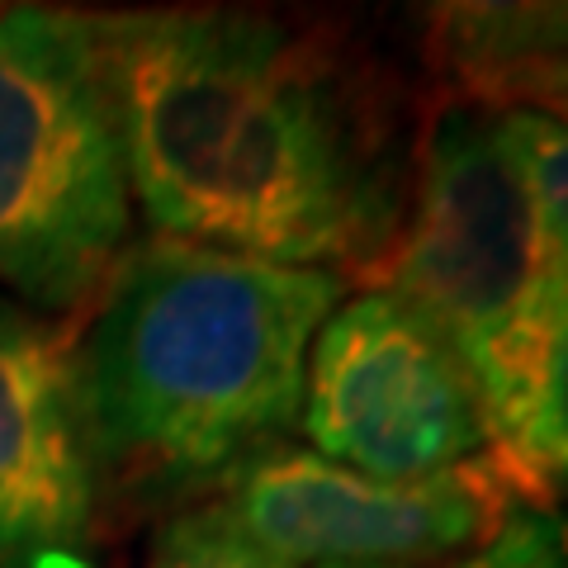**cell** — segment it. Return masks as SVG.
Returning a JSON list of instances; mask_svg holds the SVG:
<instances>
[{"mask_svg": "<svg viewBox=\"0 0 568 568\" xmlns=\"http://www.w3.org/2000/svg\"><path fill=\"white\" fill-rule=\"evenodd\" d=\"M432 58L474 104H503L549 62L568 58V6H440Z\"/></svg>", "mask_w": 568, "mask_h": 568, "instance_id": "ba28073f", "label": "cell"}, {"mask_svg": "<svg viewBox=\"0 0 568 568\" xmlns=\"http://www.w3.org/2000/svg\"><path fill=\"white\" fill-rule=\"evenodd\" d=\"M342 275L152 237L104 280L77 342L95 474L142 493L233 478L298 422Z\"/></svg>", "mask_w": 568, "mask_h": 568, "instance_id": "7a4b0ae2", "label": "cell"}, {"mask_svg": "<svg viewBox=\"0 0 568 568\" xmlns=\"http://www.w3.org/2000/svg\"><path fill=\"white\" fill-rule=\"evenodd\" d=\"M375 284H388L459 351L484 398L488 450L511 469L555 332V294L503 114L450 104L426 129L398 242Z\"/></svg>", "mask_w": 568, "mask_h": 568, "instance_id": "3957f363", "label": "cell"}, {"mask_svg": "<svg viewBox=\"0 0 568 568\" xmlns=\"http://www.w3.org/2000/svg\"><path fill=\"white\" fill-rule=\"evenodd\" d=\"M521 503L530 497L493 450L436 478H375L284 446L246 459L219 497L246 536L294 568L446 559L484 545Z\"/></svg>", "mask_w": 568, "mask_h": 568, "instance_id": "8992f818", "label": "cell"}, {"mask_svg": "<svg viewBox=\"0 0 568 568\" xmlns=\"http://www.w3.org/2000/svg\"><path fill=\"white\" fill-rule=\"evenodd\" d=\"M148 568H294V564L261 549L219 503H209L166 521V530L152 545Z\"/></svg>", "mask_w": 568, "mask_h": 568, "instance_id": "8fae6325", "label": "cell"}, {"mask_svg": "<svg viewBox=\"0 0 568 568\" xmlns=\"http://www.w3.org/2000/svg\"><path fill=\"white\" fill-rule=\"evenodd\" d=\"M511 474L536 507H549L555 493H568V308L555 313V332L545 342L540 375L511 450Z\"/></svg>", "mask_w": 568, "mask_h": 568, "instance_id": "30bf717a", "label": "cell"}, {"mask_svg": "<svg viewBox=\"0 0 568 568\" xmlns=\"http://www.w3.org/2000/svg\"><path fill=\"white\" fill-rule=\"evenodd\" d=\"M511 100L521 104V110H536V114H545V119H559V123H568V58H559V62H549V67H540V71H530V77L511 91ZM507 100V104H511Z\"/></svg>", "mask_w": 568, "mask_h": 568, "instance_id": "4fadbf2b", "label": "cell"}, {"mask_svg": "<svg viewBox=\"0 0 568 568\" xmlns=\"http://www.w3.org/2000/svg\"><path fill=\"white\" fill-rule=\"evenodd\" d=\"M298 422L313 455L375 478H436L488 450L469 365L388 290L332 308L308 351Z\"/></svg>", "mask_w": 568, "mask_h": 568, "instance_id": "5b68a950", "label": "cell"}, {"mask_svg": "<svg viewBox=\"0 0 568 568\" xmlns=\"http://www.w3.org/2000/svg\"><path fill=\"white\" fill-rule=\"evenodd\" d=\"M123 166L166 242L375 284L407 190L398 100L351 48L261 10L100 14Z\"/></svg>", "mask_w": 568, "mask_h": 568, "instance_id": "6da1fadb", "label": "cell"}, {"mask_svg": "<svg viewBox=\"0 0 568 568\" xmlns=\"http://www.w3.org/2000/svg\"><path fill=\"white\" fill-rule=\"evenodd\" d=\"M129 227L100 14L0 6V294L43 317L91 308Z\"/></svg>", "mask_w": 568, "mask_h": 568, "instance_id": "277c9868", "label": "cell"}, {"mask_svg": "<svg viewBox=\"0 0 568 568\" xmlns=\"http://www.w3.org/2000/svg\"><path fill=\"white\" fill-rule=\"evenodd\" d=\"M323 568H375V564H323Z\"/></svg>", "mask_w": 568, "mask_h": 568, "instance_id": "5bb4252c", "label": "cell"}, {"mask_svg": "<svg viewBox=\"0 0 568 568\" xmlns=\"http://www.w3.org/2000/svg\"><path fill=\"white\" fill-rule=\"evenodd\" d=\"M503 133L521 166L530 209H536L549 256V294H555L559 313L568 308V123L545 119L536 110H507Z\"/></svg>", "mask_w": 568, "mask_h": 568, "instance_id": "9c48e42d", "label": "cell"}, {"mask_svg": "<svg viewBox=\"0 0 568 568\" xmlns=\"http://www.w3.org/2000/svg\"><path fill=\"white\" fill-rule=\"evenodd\" d=\"M455 568H568V521L555 507L521 503Z\"/></svg>", "mask_w": 568, "mask_h": 568, "instance_id": "7c38bea8", "label": "cell"}, {"mask_svg": "<svg viewBox=\"0 0 568 568\" xmlns=\"http://www.w3.org/2000/svg\"><path fill=\"white\" fill-rule=\"evenodd\" d=\"M100 474L77 342L0 294V568H95Z\"/></svg>", "mask_w": 568, "mask_h": 568, "instance_id": "52a82bcc", "label": "cell"}]
</instances>
